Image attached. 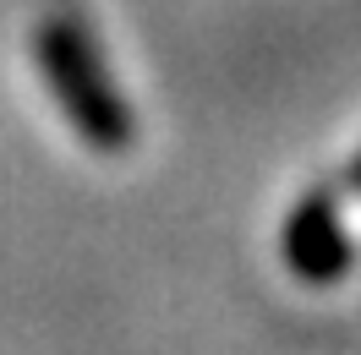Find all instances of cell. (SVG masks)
I'll list each match as a JSON object with an SVG mask.
<instances>
[{
  "instance_id": "6da1fadb",
  "label": "cell",
  "mask_w": 361,
  "mask_h": 355,
  "mask_svg": "<svg viewBox=\"0 0 361 355\" xmlns=\"http://www.w3.org/2000/svg\"><path fill=\"white\" fill-rule=\"evenodd\" d=\"M39 66H44L49 88L61 99V110L77 120V132L88 137L93 148L121 154V148L132 142V115H126V104L115 99V88H110V77H104V66H99L93 44L71 23H49L44 33H39Z\"/></svg>"
},
{
  "instance_id": "7a4b0ae2",
  "label": "cell",
  "mask_w": 361,
  "mask_h": 355,
  "mask_svg": "<svg viewBox=\"0 0 361 355\" xmlns=\"http://www.w3.org/2000/svg\"><path fill=\"white\" fill-rule=\"evenodd\" d=\"M279 251H285L295 279H307V285H339L350 257H356V246L345 235V219H339V202L329 192H307L290 208V219H285Z\"/></svg>"
},
{
  "instance_id": "3957f363",
  "label": "cell",
  "mask_w": 361,
  "mask_h": 355,
  "mask_svg": "<svg viewBox=\"0 0 361 355\" xmlns=\"http://www.w3.org/2000/svg\"><path fill=\"white\" fill-rule=\"evenodd\" d=\"M350 192H356V197H361V154L350 158Z\"/></svg>"
}]
</instances>
